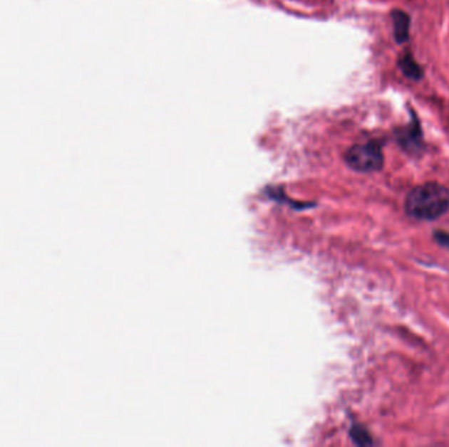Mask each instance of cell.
<instances>
[{
	"label": "cell",
	"instance_id": "cell-1",
	"mask_svg": "<svg viewBox=\"0 0 449 447\" xmlns=\"http://www.w3.org/2000/svg\"><path fill=\"white\" fill-rule=\"evenodd\" d=\"M405 209L411 218L435 221L449 210V191L436 182L419 185L408 193Z\"/></svg>",
	"mask_w": 449,
	"mask_h": 447
},
{
	"label": "cell",
	"instance_id": "cell-2",
	"mask_svg": "<svg viewBox=\"0 0 449 447\" xmlns=\"http://www.w3.org/2000/svg\"><path fill=\"white\" fill-rule=\"evenodd\" d=\"M346 162L358 172H376L383 168V151L378 144L372 142L366 144H356L347 151Z\"/></svg>",
	"mask_w": 449,
	"mask_h": 447
},
{
	"label": "cell",
	"instance_id": "cell-3",
	"mask_svg": "<svg viewBox=\"0 0 449 447\" xmlns=\"http://www.w3.org/2000/svg\"><path fill=\"white\" fill-rule=\"evenodd\" d=\"M393 25H394L396 41L399 43L406 41L408 38V29H410V17L402 11H394Z\"/></svg>",
	"mask_w": 449,
	"mask_h": 447
},
{
	"label": "cell",
	"instance_id": "cell-4",
	"mask_svg": "<svg viewBox=\"0 0 449 447\" xmlns=\"http://www.w3.org/2000/svg\"><path fill=\"white\" fill-rule=\"evenodd\" d=\"M401 143L408 151L419 149V147H420V129H419V125L416 122V126H410L408 130L401 135Z\"/></svg>",
	"mask_w": 449,
	"mask_h": 447
},
{
	"label": "cell",
	"instance_id": "cell-5",
	"mask_svg": "<svg viewBox=\"0 0 449 447\" xmlns=\"http://www.w3.org/2000/svg\"><path fill=\"white\" fill-rule=\"evenodd\" d=\"M399 66H401V70L403 71V74L406 75L408 78H411V79L422 78V68L418 66V63L410 54L401 59Z\"/></svg>",
	"mask_w": 449,
	"mask_h": 447
},
{
	"label": "cell",
	"instance_id": "cell-6",
	"mask_svg": "<svg viewBox=\"0 0 449 447\" xmlns=\"http://www.w3.org/2000/svg\"><path fill=\"white\" fill-rule=\"evenodd\" d=\"M351 436H352V438L358 445H372L373 443L372 439L369 437V434H368V431H364L363 428L355 426L351 431Z\"/></svg>",
	"mask_w": 449,
	"mask_h": 447
},
{
	"label": "cell",
	"instance_id": "cell-7",
	"mask_svg": "<svg viewBox=\"0 0 449 447\" xmlns=\"http://www.w3.org/2000/svg\"><path fill=\"white\" fill-rule=\"evenodd\" d=\"M435 236V241H438L443 247H447L449 248V233L443 231H436L433 233Z\"/></svg>",
	"mask_w": 449,
	"mask_h": 447
}]
</instances>
